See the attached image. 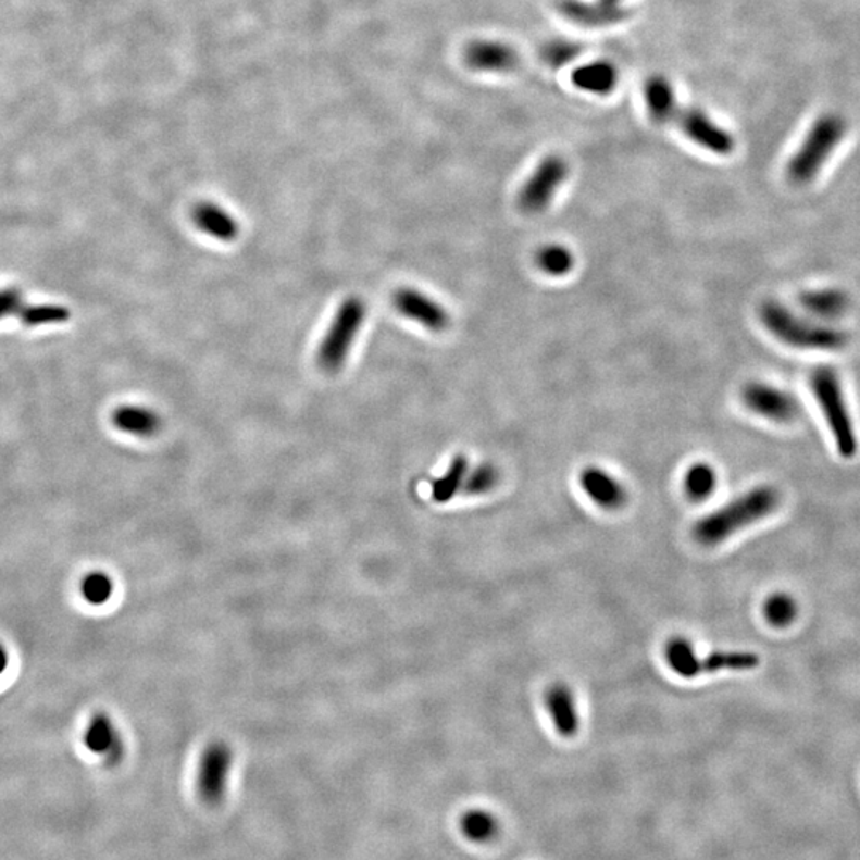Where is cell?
Segmentation results:
<instances>
[{
	"label": "cell",
	"instance_id": "cell-11",
	"mask_svg": "<svg viewBox=\"0 0 860 860\" xmlns=\"http://www.w3.org/2000/svg\"><path fill=\"white\" fill-rule=\"evenodd\" d=\"M578 482L588 499L609 512L622 509L628 500V491L623 483L596 465L585 468L578 476Z\"/></svg>",
	"mask_w": 860,
	"mask_h": 860
},
{
	"label": "cell",
	"instance_id": "cell-14",
	"mask_svg": "<svg viewBox=\"0 0 860 860\" xmlns=\"http://www.w3.org/2000/svg\"><path fill=\"white\" fill-rule=\"evenodd\" d=\"M84 743L90 752L104 757L109 765H116L125 756L122 735L104 712H98L91 719L85 732Z\"/></svg>",
	"mask_w": 860,
	"mask_h": 860
},
{
	"label": "cell",
	"instance_id": "cell-19",
	"mask_svg": "<svg viewBox=\"0 0 860 860\" xmlns=\"http://www.w3.org/2000/svg\"><path fill=\"white\" fill-rule=\"evenodd\" d=\"M619 74L616 68L608 61H595L585 66L575 68L572 82L581 90L595 92V95H609L615 88Z\"/></svg>",
	"mask_w": 860,
	"mask_h": 860
},
{
	"label": "cell",
	"instance_id": "cell-4",
	"mask_svg": "<svg viewBox=\"0 0 860 860\" xmlns=\"http://www.w3.org/2000/svg\"><path fill=\"white\" fill-rule=\"evenodd\" d=\"M810 387L832 432L838 454L845 459L855 458L859 450L858 434L837 370L828 365L815 366L810 375Z\"/></svg>",
	"mask_w": 860,
	"mask_h": 860
},
{
	"label": "cell",
	"instance_id": "cell-30",
	"mask_svg": "<svg viewBox=\"0 0 860 860\" xmlns=\"http://www.w3.org/2000/svg\"><path fill=\"white\" fill-rule=\"evenodd\" d=\"M581 53L582 47L578 43L566 39H557L551 40L543 48V60L548 66L561 67L574 61Z\"/></svg>",
	"mask_w": 860,
	"mask_h": 860
},
{
	"label": "cell",
	"instance_id": "cell-32",
	"mask_svg": "<svg viewBox=\"0 0 860 860\" xmlns=\"http://www.w3.org/2000/svg\"><path fill=\"white\" fill-rule=\"evenodd\" d=\"M7 666H9V652H7L5 647L0 644V676L5 673Z\"/></svg>",
	"mask_w": 860,
	"mask_h": 860
},
{
	"label": "cell",
	"instance_id": "cell-17",
	"mask_svg": "<svg viewBox=\"0 0 860 860\" xmlns=\"http://www.w3.org/2000/svg\"><path fill=\"white\" fill-rule=\"evenodd\" d=\"M115 429L139 438H152L161 429V417L157 411L140 406H120L111 414Z\"/></svg>",
	"mask_w": 860,
	"mask_h": 860
},
{
	"label": "cell",
	"instance_id": "cell-2",
	"mask_svg": "<svg viewBox=\"0 0 860 860\" xmlns=\"http://www.w3.org/2000/svg\"><path fill=\"white\" fill-rule=\"evenodd\" d=\"M781 495L770 485L757 486L715 512L695 523L694 537L705 547H714L730 539L733 534L776 512Z\"/></svg>",
	"mask_w": 860,
	"mask_h": 860
},
{
	"label": "cell",
	"instance_id": "cell-6",
	"mask_svg": "<svg viewBox=\"0 0 860 860\" xmlns=\"http://www.w3.org/2000/svg\"><path fill=\"white\" fill-rule=\"evenodd\" d=\"M365 314V303L361 298L349 297L342 301L317 349V363L324 372L337 373L345 365Z\"/></svg>",
	"mask_w": 860,
	"mask_h": 860
},
{
	"label": "cell",
	"instance_id": "cell-22",
	"mask_svg": "<svg viewBox=\"0 0 860 860\" xmlns=\"http://www.w3.org/2000/svg\"><path fill=\"white\" fill-rule=\"evenodd\" d=\"M718 488V472L706 462L691 465L684 476V491L691 502H705Z\"/></svg>",
	"mask_w": 860,
	"mask_h": 860
},
{
	"label": "cell",
	"instance_id": "cell-15",
	"mask_svg": "<svg viewBox=\"0 0 860 860\" xmlns=\"http://www.w3.org/2000/svg\"><path fill=\"white\" fill-rule=\"evenodd\" d=\"M560 12L572 23L585 27H605L623 22L628 12L620 5L602 2H584V0H561Z\"/></svg>",
	"mask_w": 860,
	"mask_h": 860
},
{
	"label": "cell",
	"instance_id": "cell-20",
	"mask_svg": "<svg viewBox=\"0 0 860 860\" xmlns=\"http://www.w3.org/2000/svg\"><path fill=\"white\" fill-rule=\"evenodd\" d=\"M760 664V657L753 652H714L698 658V676L718 671H750Z\"/></svg>",
	"mask_w": 860,
	"mask_h": 860
},
{
	"label": "cell",
	"instance_id": "cell-29",
	"mask_svg": "<svg viewBox=\"0 0 860 860\" xmlns=\"http://www.w3.org/2000/svg\"><path fill=\"white\" fill-rule=\"evenodd\" d=\"M82 596L91 606H102L114 593V582L105 572H90L82 582Z\"/></svg>",
	"mask_w": 860,
	"mask_h": 860
},
{
	"label": "cell",
	"instance_id": "cell-23",
	"mask_svg": "<svg viewBox=\"0 0 860 860\" xmlns=\"http://www.w3.org/2000/svg\"><path fill=\"white\" fill-rule=\"evenodd\" d=\"M468 472V458L464 454L454 456L448 471L432 483V499L438 503L450 502L464 486Z\"/></svg>",
	"mask_w": 860,
	"mask_h": 860
},
{
	"label": "cell",
	"instance_id": "cell-3",
	"mask_svg": "<svg viewBox=\"0 0 860 860\" xmlns=\"http://www.w3.org/2000/svg\"><path fill=\"white\" fill-rule=\"evenodd\" d=\"M759 317L766 331L784 345L807 351H842L849 335L842 328L798 316L776 300L763 301Z\"/></svg>",
	"mask_w": 860,
	"mask_h": 860
},
{
	"label": "cell",
	"instance_id": "cell-10",
	"mask_svg": "<svg viewBox=\"0 0 860 860\" xmlns=\"http://www.w3.org/2000/svg\"><path fill=\"white\" fill-rule=\"evenodd\" d=\"M394 307L402 316L417 322L432 332H444L450 325V314L437 301L416 289H399L394 294Z\"/></svg>",
	"mask_w": 860,
	"mask_h": 860
},
{
	"label": "cell",
	"instance_id": "cell-18",
	"mask_svg": "<svg viewBox=\"0 0 860 860\" xmlns=\"http://www.w3.org/2000/svg\"><path fill=\"white\" fill-rule=\"evenodd\" d=\"M800 304L808 314L821 321L842 317L851 307L849 295L835 287L807 290L800 295Z\"/></svg>",
	"mask_w": 860,
	"mask_h": 860
},
{
	"label": "cell",
	"instance_id": "cell-7",
	"mask_svg": "<svg viewBox=\"0 0 860 860\" xmlns=\"http://www.w3.org/2000/svg\"><path fill=\"white\" fill-rule=\"evenodd\" d=\"M235 763V752L224 741L204 747L198 762L197 790L209 807H217L227 795L229 774Z\"/></svg>",
	"mask_w": 860,
	"mask_h": 860
},
{
	"label": "cell",
	"instance_id": "cell-16",
	"mask_svg": "<svg viewBox=\"0 0 860 860\" xmlns=\"http://www.w3.org/2000/svg\"><path fill=\"white\" fill-rule=\"evenodd\" d=\"M191 219L200 232L211 238L219 239V241L232 242L239 236V225L236 219L228 214L224 208L211 203V201L195 205Z\"/></svg>",
	"mask_w": 860,
	"mask_h": 860
},
{
	"label": "cell",
	"instance_id": "cell-24",
	"mask_svg": "<svg viewBox=\"0 0 860 860\" xmlns=\"http://www.w3.org/2000/svg\"><path fill=\"white\" fill-rule=\"evenodd\" d=\"M459 825H461V832L464 837L474 843L491 842L499 832L498 819L495 818V814L482 810V808L465 811Z\"/></svg>",
	"mask_w": 860,
	"mask_h": 860
},
{
	"label": "cell",
	"instance_id": "cell-12",
	"mask_svg": "<svg viewBox=\"0 0 860 860\" xmlns=\"http://www.w3.org/2000/svg\"><path fill=\"white\" fill-rule=\"evenodd\" d=\"M544 701L558 735L574 738L581 728V715L571 687L564 682H554L545 690Z\"/></svg>",
	"mask_w": 860,
	"mask_h": 860
},
{
	"label": "cell",
	"instance_id": "cell-21",
	"mask_svg": "<svg viewBox=\"0 0 860 860\" xmlns=\"http://www.w3.org/2000/svg\"><path fill=\"white\" fill-rule=\"evenodd\" d=\"M664 658L668 666L684 680L698 677L697 663L698 656L695 652L694 644L685 637L677 636L668 640L664 647Z\"/></svg>",
	"mask_w": 860,
	"mask_h": 860
},
{
	"label": "cell",
	"instance_id": "cell-31",
	"mask_svg": "<svg viewBox=\"0 0 860 860\" xmlns=\"http://www.w3.org/2000/svg\"><path fill=\"white\" fill-rule=\"evenodd\" d=\"M23 292L16 287L0 289V321L22 313L24 307Z\"/></svg>",
	"mask_w": 860,
	"mask_h": 860
},
{
	"label": "cell",
	"instance_id": "cell-27",
	"mask_svg": "<svg viewBox=\"0 0 860 860\" xmlns=\"http://www.w3.org/2000/svg\"><path fill=\"white\" fill-rule=\"evenodd\" d=\"M798 608L793 596L786 593H776L766 599L763 606V615L774 628H787L797 619Z\"/></svg>",
	"mask_w": 860,
	"mask_h": 860
},
{
	"label": "cell",
	"instance_id": "cell-9",
	"mask_svg": "<svg viewBox=\"0 0 860 860\" xmlns=\"http://www.w3.org/2000/svg\"><path fill=\"white\" fill-rule=\"evenodd\" d=\"M743 402L752 413L773 423H790L800 414V403L794 394L763 382H750L743 387Z\"/></svg>",
	"mask_w": 860,
	"mask_h": 860
},
{
	"label": "cell",
	"instance_id": "cell-26",
	"mask_svg": "<svg viewBox=\"0 0 860 860\" xmlns=\"http://www.w3.org/2000/svg\"><path fill=\"white\" fill-rule=\"evenodd\" d=\"M71 319V310L63 304H24L20 321L26 327L63 324Z\"/></svg>",
	"mask_w": 860,
	"mask_h": 860
},
{
	"label": "cell",
	"instance_id": "cell-5",
	"mask_svg": "<svg viewBox=\"0 0 860 860\" xmlns=\"http://www.w3.org/2000/svg\"><path fill=\"white\" fill-rule=\"evenodd\" d=\"M848 125L845 119L825 114L815 120L803 142L787 163V179L795 185H807L821 173L832 153L845 139Z\"/></svg>",
	"mask_w": 860,
	"mask_h": 860
},
{
	"label": "cell",
	"instance_id": "cell-8",
	"mask_svg": "<svg viewBox=\"0 0 860 860\" xmlns=\"http://www.w3.org/2000/svg\"><path fill=\"white\" fill-rule=\"evenodd\" d=\"M569 164L563 157L550 155L537 164L519 194V205L526 214H539L550 205L558 188L564 184Z\"/></svg>",
	"mask_w": 860,
	"mask_h": 860
},
{
	"label": "cell",
	"instance_id": "cell-13",
	"mask_svg": "<svg viewBox=\"0 0 860 860\" xmlns=\"http://www.w3.org/2000/svg\"><path fill=\"white\" fill-rule=\"evenodd\" d=\"M465 64L478 72H512L520 66L515 48L496 40H476L465 48Z\"/></svg>",
	"mask_w": 860,
	"mask_h": 860
},
{
	"label": "cell",
	"instance_id": "cell-28",
	"mask_svg": "<svg viewBox=\"0 0 860 860\" xmlns=\"http://www.w3.org/2000/svg\"><path fill=\"white\" fill-rule=\"evenodd\" d=\"M498 469L489 464V462H485V464L476 465V468L468 472L462 489H464L465 495L483 496L491 493L498 486Z\"/></svg>",
	"mask_w": 860,
	"mask_h": 860
},
{
	"label": "cell",
	"instance_id": "cell-25",
	"mask_svg": "<svg viewBox=\"0 0 860 860\" xmlns=\"http://www.w3.org/2000/svg\"><path fill=\"white\" fill-rule=\"evenodd\" d=\"M536 263L540 272L551 277H560L572 272L575 257L566 246L547 245L537 250Z\"/></svg>",
	"mask_w": 860,
	"mask_h": 860
},
{
	"label": "cell",
	"instance_id": "cell-33",
	"mask_svg": "<svg viewBox=\"0 0 860 860\" xmlns=\"http://www.w3.org/2000/svg\"><path fill=\"white\" fill-rule=\"evenodd\" d=\"M606 3H612V5H620V0H602Z\"/></svg>",
	"mask_w": 860,
	"mask_h": 860
},
{
	"label": "cell",
	"instance_id": "cell-1",
	"mask_svg": "<svg viewBox=\"0 0 860 860\" xmlns=\"http://www.w3.org/2000/svg\"><path fill=\"white\" fill-rule=\"evenodd\" d=\"M644 98L649 114L657 123L680 126L685 136L690 137L702 149L715 155H730L735 149V139L726 129L712 122L705 112L697 109H684L674 98L673 87L666 78L653 75L646 82Z\"/></svg>",
	"mask_w": 860,
	"mask_h": 860
}]
</instances>
